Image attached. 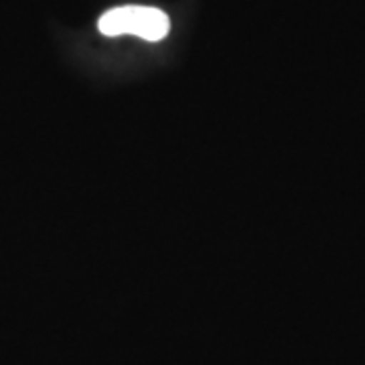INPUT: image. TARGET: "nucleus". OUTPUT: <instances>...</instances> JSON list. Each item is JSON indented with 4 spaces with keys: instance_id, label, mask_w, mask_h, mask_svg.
I'll return each mask as SVG.
<instances>
[{
    "instance_id": "obj_1",
    "label": "nucleus",
    "mask_w": 365,
    "mask_h": 365,
    "mask_svg": "<svg viewBox=\"0 0 365 365\" xmlns=\"http://www.w3.org/2000/svg\"><path fill=\"white\" fill-rule=\"evenodd\" d=\"M98 29L106 37L136 35L144 41H160L169 35L170 21L155 6H118L100 16Z\"/></svg>"
}]
</instances>
